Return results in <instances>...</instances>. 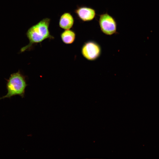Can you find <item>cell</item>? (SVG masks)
<instances>
[{"label":"cell","mask_w":159,"mask_h":159,"mask_svg":"<svg viewBox=\"0 0 159 159\" xmlns=\"http://www.w3.org/2000/svg\"><path fill=\"white\" fill-rule=\"evenodd\" d=\"M50 21L49 18H44L28 29L26 34L29 43L21 49V52L30 49L34 44L40 43L46 39L54 38L49 30Z\"/></svg>","instance_id":"1"},{"label":"cell","mask_w":159,"mask_h":159,"mask_svg":"<svg viewBox=\"0 0 159 159\" xmlns=\"http://www.w3.org/2000/svg\"><path fill=\"white\" fill-rule=\"evenodd\" d=\"M99 24L101 32L107 35L115 34L117 30V24L115 19L107 13L100 15Z\"/></svg>","instance_id":"3"},{"label":"cell","mask_w":159,"mask_h":159,"mask_svg":"<svg viewBox=\"0 0 159 159\" xmlns=\"http://www.w3.org/2000/svg\"><path fill=\"white\" fill-rule=\"evenodd\" d=\"M74 12L78 19L83 22H89L95 17L96 13L93 8L86 6H78L74 10Z\"/></svg>","instance_id":"5"},{"label":"cell","mask_w":159,"mask_h":159,"mask_svg":"<svg viewBox=\"0 0 159 159\" xmlns=\"http://www.w3.org/2000/svg\"><path fill=\"white\" fill-rule=\"evenodd\" d=\"M74 23V19L69 12H65L60 16L59 21V27L64 30L70 29Z\"/></svg>","instance_id":"6"},{"label":"cell","mask_w":159,"mask_h":159,"mask_svg":"<svg viewBox=\"0 0 159 159\" xmlns=\"http://www.w3.org/2000/svg\"><path fill=\"white\" fill-rule=\"evenodd\" d=\"M81 53L87 60L94 61L100 56L101 53L100 46L96 42L90 40L85 42L81 49Z\"/></svg>","instance_id":"4"},{"label":"cell","mask_w":159,"mask_h":159,"mask_svg":"<svg viewBox=\"0 0 159 159\" xmlns=\"http://www.w3.org/2000/svg\"><path fill=\"white\" fill-rule=\"evenodd\" d=\"M27 84L25 77L19 71L11 74L6 84L7 94L0 98V100L11 98L16 95L24 97L25 89Z\"/></svg>","instance_id":"2"},{"label":"cell","mask_w":159,"mask_h":159,"mask_svg":"<svg viewBox=\"0 0 159 159\" xmlns=\"http://www.w3.org/2000/svg\"><path fill=\"white\" fill-rule=\"evenodd\" d=\"M60 37L63 43L67 44H71L75 40L76 34L73 30L66 29L61 33Z\"/></svg>","instance_id":"7"}]
</instances>
